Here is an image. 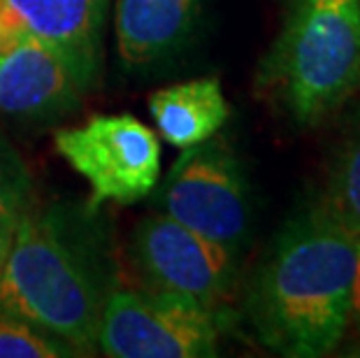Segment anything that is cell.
Returning <instances> with one entry per match:
<instances>
[{
	"mask_svg": "<svg viewBox=\"0 0 360 358\" xmlns=\"http://www.w3.org/2000/svg\"><path fill=\"white\" fill-rule=\"evenodd\" d=\"M119 288L112 226L96 205L35 200L19 215L0 275V314L37 326L82 356L96 354L98 328Z\"/></svg>",
	"mask_w": 360,
	"mask_h": 358,
	"instance_id": "cell-1",
	"label": "cell"
},
{
	"mask_svg": "<svg viewBox=\"0 0 360 358\" xmlns=\"http://www.w3.org/2000/svg\"><path fill=\"white\" fill-rule=\"evenodd\" d=\"M358 233L311 203L274 238L251 277L247 317L260 345L286 358H321L344 345Z\"/></svg>",
	"mask_w": 360,
	"mask_h": 358,
	"instance_id": "cell-2",
	"label": "cell"
},
{
	"mask_svg": "<svg viewBox=\"0 0 360 358\" xmlns=\"http://www.w3.org/2000/svg\"><path fill=\"white\" fill-rule=\"evenodd\" d=\"M360 89V0H295L258 65L256 91L297 126L326 121Z\"/></svg>",
	"mask_w": 360,
	"mask_h": 358,
	"instance_id": "cell-3",
	"label": "cell"
},
{
	"mask_svg": "<svg viewBox=\"0 0 360 358\" xmlns=\"http://www.w3.org/2000/svg\"><path fill=\"white\" fill-rule=\"evenodd\" d=\"M221 331L219 307L149 288H117L103 309L98 349L110 358H212Z\"/></svg>",
	"mask_w": 360,
	"mask_h": 358,
	"instance_id": "cell-4",
	"label": "cell"
},
{
	"mask_svg": "<svg viewBox=\"0 0 360 358\" xmlns=\"http://www.w3.org/2000/svg\"><path fill=\"white\" fill-rule=\"evenodd\" d=\"M156 207L237 254L249 235L251 205L247 177L231 144L214 135L184 149L158 186Z\"/></svg>",
	"mask_w": 360,
	"mask_h": 358,
	"instance_id": "cell-5",
	"label": "cell"
},
{
	"mask_svg": "<svg viewBox=\"0 0 360 358\" xmlns=\"http://www.w3.org/2000/svg\"><path fill=\"white\" fill-rule=\"evenodd\" d=\"M56 151L91 186L89 203L130 205L158 184V135L133 114H96L82 126L53 133Z\"/></svg>",
	"mask_w": 360,
	"mask_h": 358,
	"instance_id": "cell-6",
	"label": "cell"
},
{
	"mask_svg": "<svg viewBox=\"0 0 360 358\" xmlns=\"http://www.w3.org/2000/svg\"><path fill=\"white\" fill-rule=\"evenodd\" d=\"M94 87L53 44L21 24L0 0V114L19 124H56Z\"/></svg>",
	"mask_w": 360,
	"mask_h": 358,
	"instance_id": "cell-7",
	"label": "cell"
},
{
	"mask_svg": "<svg viewBox=\"0 0 360 358\" xmlns=\"http://www.w3.org/2000/svg\"><path fill=\"white\" fill-rule=\"evenodd\" d=\"M130 261L144 288L219 307L235 281V251L207 240L167 215L135 228Z\"/></svg>",
	"mask_w": 360,
	"mask_h": 358,
	"instance_id": "cell-8",
	"label": "cell"
},
{
	"mask_svg": "<svg viewBox=\"0 0 360 358\" xmlns=\"http://www.w3.org/2000/svg\"><path fill=\"white\" fill-rule=\"evenodd\" d=\"M207 0H117L114 37L126 72H149L181 54L202 21Z\"/></svg>",
	"mask_w": 360,
	"mask_h": 358,
	"instance_id": "cell-9",
	"label": "cell"
},
{
	"mask_svg": "<svg viewBox=\"0 0 360 358\" xmlns=\"http://www.w3.org/2000/svg\"><path fill=\"white\" fill-rule=\"evenodd\" d=\"M30 33L53 44L96 82L103 56L107 0H3Z\"/></svg>",
	"mask_w": 360,
	"mask_h": 358,
	"instance_id": "cell-10",
	"label": "cell"
},
{
	"mask_svg": "<svg viewBox=\"0 0 360 358\" xmlns=\"http://www.w3.org/2000/svg\"><path fill=\"white\" fill-rule=\"evenodd\" d=\"M149 112L160 138L177 149H188L226 126L231 105L217 77H200L156 91L149 98Z\"/></svg>",
	"mask_w": 360,
	"mask_h": 358,
	"instance_id": "cell-11",
	"label": "cell"
},
{
	"mask_svg": "<svg viewBox=\"0 0 360 358\" xmlns=\"http://www.w3.org/2000/svg\"><path fill=\"white\" fill-rule=\"evenodd\" d=\"M316 203L354 233H360V110L354 112L342 135L326 188Z\"/></svg>",
	"mask_w": 360,
	"mask_h": 358,
	"instance_id": "cell-12",
	"label": "cell"
},
{
	"mask_svg": "<svg viewBox=\"0 0 360 358\" xmlns=\"http://www.w3.org/2000/svg\"><path fill=\"white\" fill-rule=\"evenodd\" d=\"M79 349L68 345L24 319L0 314V358H77Z\"/></svg>",
	"mask_w": 360,
	"mask_h": 358,
	"instance_id": "cell-13",
	"label": "cell"
},
{
	"mask_svg": "<svg viewBox=\"0 0 360 358\" xmlns=\"http://www.w3.org/2000/svg\"><path fill=\"white\" fill-rule=\"evenodd\" d=\"M33 203V179L21 156L0 135V212L21 215Z\"/></svg>",
	"mask_w": 360,
	"mask_h": 358,
	"instance_id": "cell-14",
	"label": "cell"
},
{
	"mask_svg": "<svg viewBox=\"0 0 360 358\" xmlns=\"http://www.w3.org/2000/svg\"><path fill=\"white\" fill-rule=\"evenodd\" d=\"M344 342H349V354L360 356V233H358V263L354 277V293H351V312H349V328Z\"/></svg>",
	"mask_w": 360,
	"mask_h": 358,
	"instance_id": "cell-15",
	"label": "cell"
},
{
	"mask_svg": "<svg viewBox=\"0 0 360 358\" xmlns=\"http://www.w3.org/2000/svg\"><path fill=\"white\" fill-rule=\"evenodd\" d=\"M17 221L19 215H14V212H0V275H3L7 256H10L14 233H17Z\"/></svg>",
	"mask_w": 360,
	"mask_h": 358,
	"instance_id": "cell-16",
	"label": "cell"
},
{
	"mask_svg": "<svg viewBox=\"0 0 360 358\" xmlns=\"http://www.w3.org/2000/svg\"><path fill=\"white\" fill-rule=\"evenodd\" d=\"M288 3H295V0H288Z\"/></svg>",
	"mask_w": 360,
	"mask_h": 358,
	"instance_id": "cell-17",
	"label": "cell"
}]
</instances>
